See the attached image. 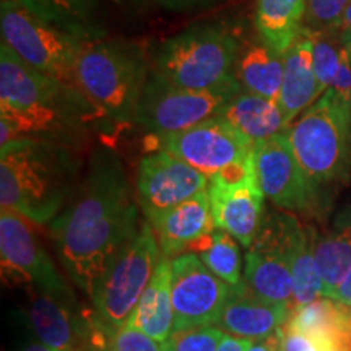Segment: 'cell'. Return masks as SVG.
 Here are the masks:
<instances>
[{
    "mask_svg": "<svg viewBox=\"0 0 351 351\" xmlns=\"http://www.w3.org/2000/svg\"><path fill=\"white\" fill-rule=\"evenodd\" d=\"M138 210L119 158L93 156L90 173L67 208L51 223L60 262L88 296L124 245L140 231Z\"/></svg>",
    "mask_w": 351,
    "mask_h": 351,
    "instance_id": "6da1fadb",
    "label": "cell"
},
{
    "mask_svg": "<svg viewBox=\"0 0 351 351\" xmlns=\"http://www.w3.org/2000/svg\"><path fill=\"white\" fill-rule=\"evenodd\" d=\"M96 117L99 112L80 90L33 69L0 44V147Z\"/></svg>",
    "mask_w": 351,
    "mask_h": 351,
    "instance_id": "7a4b0ae2",
    "label": "cell"
},
{
    "mask_svg": "<svg viewBox=\"0 0 351 351\" xmlns=\"http://www.w3.org/2000/svg\"><path fill=\"white\" fill-rule=\"evenodd\" d=\"M72 155L51 140L26 137L0 147V205L38 225L64 212L75 181Z\"/></svg>",
    "mask_w": 351,
    "mask_h": 351,
    "instance_id": "3957f363",
    "label": "cell"
},
{
    "mask_svg": "<svg viewBox=\"0 0 351 351\" xmlns=\"http://www.w3.org/2000/svg\"><path fill=\"white\" fill-rule=\"evenodd\" d=\"M150 70L142 51L132 44L86 39L77 60L82 93L112 122H134Z\"/></svg>",
    "mask_w": 351,
    "mask_h": 351,
    "instance_id": "277c9868",
    "label": "cell"
},
{
    "mask_svg": "<svg viewBox=\"0 0 351 351\" xmlns=\"http://www.w3.org/2000/svg\"><path fill=\"white\" fill-rule=\"evenodd\" d=\"M241 41L230 26L197 25L160 46L153 75L186 90H215L236 78Z\"/></svg>",
    "mask_w": 351,
    "mask_h": 351,
    "instance_id": "5b68a950",
    "label": "cell"
},
{
    "mask_svg": "<svg viewBox=\"0 0 351 351\" xmlns=\"http://www.w3.org/2000/svg\"><path fill=\"white\" fill-rule=\"evenodd\" d=\"M293 152L314 184L343 178L351 166V104L328 90L287 130Z\"/></svg>",
    "mask_w": 351,
    "mask_h": 351,
    "instance_id": "8992f818",
    "label": "cell"
},
{
    "mask_svg": "<svg viewBox=\"0 0 351 351\" xmlns=\"http://www.w3.org/2000/svg\"><path fill=\"white\" fill-rule=\"evenodd\" d=\"M150 138V150L173 153L204 173L210 182H236L256 173V143L219 116L191 129Z\"/></svg>",
    "mask_w": 351,
    "mask_h": 351,
    "instance_id": "52a82bcc",
    "label": "cell"
},
{
    "mask_svg": "<svg viewBox=\"0 0 351 351\" xmlns=\"http://www.w3.org/2000/svg\"><path fill=\"white\" fill-rule=\"evenodd\" d=\"M160 258L155 231L150 223L143 221L135 238L109 263L90 296L101 330L116 332L129 322Z\"/></svg>",
    "mask_w": 351,
    "mask_h": 351,
    "instance_id": "ba28073f",
    "label": "cell"
},
{
    "mask_svg": "<svg viewBox=\"0 0 351 351\" xmlns=\"http://www.w3.org/2000/svg\"><path fill=\"white\" fill-rule=\"evenodd\" d=\"M0 29L2 43H5L23 62L47 77L80 90L77 60L82 44L86 39L46 23L21 5L19 0H2Z\"/></svg>",
    "mask_w": 351,
    "mask_h": 351,
    "instance_id": "9c48e42d",
    "label": "cell"
},
{
    "mask_svg": "<svg viewBox=\"0 0 351 351\" xmlns=\"http://www.w3.org/2000/svg\"><path fill=\"white\" fill-rule=\"evenodd\" d=\"M238 80L215 90H186L150 73L138 101L134 122L150 135L174 134L219 116L241 91Z\"/></svg>",
    "mask_w": 351,
    "mask_h": 351,
    "instance_id": "30bf717a",
    "label": "cell"
},
{
    "mask_svg": "<svg viewBox=\"0 0 351 351\" xmlns=\"http://www.w3.org/2000/svg\"><path fill=\"white\" fill-rule=\"evenodd\" d=\"M0 256L3 280L33 285L36 291L73 302V295L33 232L29 219L10 208L0 213Z\"/></svg>",
    "mask_w": 351,
    "mask_h": 351,
    "instance_id": "8fae6325",
    "label": "cell"
},
{
    "mask_svg": "<svg viewBox=\"0 0 351 351\" xmlns=\"http://www.w3.org/2000/svg\"><path fill=\"white\" fill-rule=\"evenodd\" d=\"M171 274L174 332L217 326L234 287L218 278L194 252L174 257Z\"/></svg>",
    "mask_w": 351,
    "mask_h": 351,
    "instance_id": "7c38bea8",
    "label": "cell"
},
{
    "mask_svg": "<svg viewBox=\"0 0 351 351\" xmlns=\"http://www.w3.org/2000/svg\"><path fill=\"white\" fill-rule=\"evenodd\" d=\"M254 166L263 195L278 207L307 212L315 202V184L302 169L287 132L256 143Z\"/></svg>",
    "mask_w": 351,
    "mask_h": 351,
    "instance_id": "4fadbf2b",
    "label": "cell"
},
{
    "mask_svg": "<svg viewBox=\"0 0 351 351\" xmlns=\"http://www.w3.org/2000/svg\"><path fill=\"white\" fill-rule=\"evenodd\" d=\"M208 184L207 176L173 153L150 150L138 165V204L148 219L207 191Z\"/></svg>",
    "mask_w": 351,
    "mask_h": 351,
    "instance_id": "5bb4252c",
    "label": "cell"
},
{
    "mask_svg": "<svg viewBox=\"0 0 351 351\" xmlns=\"http://www.w3.org/2000/svg\"><path fill=\"white\" fill-rule=\"evenodd\" d=\"M210 204L215 225L243 247H251L262 226L263 195L256 173L236 182H210Z\"/></svg>",
    "mask_w": 351,
    "mask_h": 351,
    "instance_id": "9a60e30c",
    "label": "cell"
},
{
    "mask_svg": "<svg viewBox=\"0 0 351 351\" xmlns=\"http://www.w3.org/2000/svg\"><path fill=\"white\" fill-rule=\"evenodd\" d=\"M288 315V302H269L258 298L247 283L232 288L225 309L218 319V328L230 335L252 341L270 339L282 328Z\"/></svg>",
    "mask_w": 351,
    "mask_h": 351,
    "instance_id": "2e32d148",
    "label": "cell"
},
{
    "mask_svg": "<svg viewBox=\"0 0 351 351\" xmlns=\"http://www.w3.org/2000/svg\"><path fill=\"white\" fill-rule=\"evenodd\" d=\"M165 257H178L194 241L217 230L208 189L178 207L148 218Z\"/></svg>",
    "mask_w": 351,
    "mask_h": 351,
    "instance_id": "e0dca14e",
    "label": "cell"
},
{
    "mask_svg": "<svg viewBox=\"0 0 351 351\" xmlns=\"http://www.w3.org/2000/svg\"><path fill=\"white\" fill-rule=\"evenodd\" d=\"M283 65L278 103L287 116L288 125H291L293 121L322 96L314 72L313 34L307 26H302L300 34L283 54Z\"/></svg>",
    "mask_w": 351,
    "mask_h": 351,
    "instance_id": "ac0fdd59",
    "label": "cell"
},
{
    "mask_svg": "<svg viewBox=\"0 0 351 351\" xmlns=\"http://www.w3.org/2000/svg\"><path fill=\"white\" fill-rule=\"evenodd\" d=\"M287 328L326 341L333 351H351V307L332 298L295 307Z\"/></svg>",
    "mask_w": 351,
    "mask_h": 351,
    "instance_id": "d6986e66",
    "label": "cell"
},
{
    "mask_svg": "<svg viewBox=\"0 0 351 351\" xmlns=\"http://www.w3.org/2000/svg\"><path fill=\"white\" fill-rule=\"evenodd\" d=\"M219 117L258 143L288 130L287 116L276 99L241 91L219 112Z\"/></svg>",
    "mask_w": 351,
    "mask_h": 351,
    "instance_id": "ffe728a7",
    "label": "cell"
},
{
    "mask_svg": "<svg viewBox=\"0 0 351 351\" xmlns=\"http://www.w3.org/2000/svg\"><path fill=\"white\" fill-rule=\"evenodd\" d=\"M171 276V261L169 257L163 256L158 262L155 274L145 288L134 314L127 322L158 341H168L174 332Z\"/></svg>",
    "mask_w": 351,
    "mask_h": 351,
    "instance_id": "44dd1931",
    "label": "cell"
},
{
    "mask_svg": "<svg viewBox=\"0 0 351 351\" xmlns=\"http://www.w3.org/2000/svg\"><path fill=\"white\" fill-rule=\"evenodd\" d=\"M69 304L70 302L41 291H36L32 301L29 319L34 333L39 341L52 351H80L82 328L73 322Z\"/></svg>",
    "mask_w": 351,
    "mask_h": 351,
    "instance_id": "7402d4cb",
    "label": "cell"
},
{
    "mask_svg": "<svg viewBox=\"0 0 351 351\" xmlns=\"http://www.w3.org/2000/svg\"><path fill=\"white\" fill-rule=\"evenodd\" d=\"M283 54L261 39L239 52L236 78L247 93L278 101L283 83Z\"/></svg>",
    "mask_w": 351,
    "mask_h": 351,
    "instance_id": "603a6c76",
    "label": "cell"
},
{
    "mask_svg": "<svg viewBox=\"0 0 351 351\" xmlns=\"http://www.w3.org/2000/svg\"><path fill=\"white\" fill-rule=\"evenodd\" d=\"M306 0H257L256 28L258 38L285 54L304 26Z\"/></svg>",
    "mask_w": 351,
    "mask_h": 351,
    "instance_id": "cb8c5ba5",
    "label": "cell"
},
{
    "mask_svg": "<svg viewBox=\"0 0 351 351\" xmlns=\"http://www.w3.org/2000/svg\"><path fill=\"white\" fill-rule=\"evenodd\" d=\"M38 19L80 39H95L93 20L98 0H19Z\"/></svg>",
    "mask_w": 351,
    "mask_h": 351,
    "instance_id": "d4e9b609",
    "label": "cell"
},
{
    "mask_svg": "<svg viewBox=\"0 0 351 351\" xmlns=\"http://www.w3.org/2000/svg\"><path fill=\"white\" fill-rule=\"evenodd\" d=\"M288 261L291 265L293 298L296 307L324 298V283L315 262L314 244L300 225L295 226L289 236Z\"/></svg>",
    "mask_w": 351,
    "mask_h": 351,
    "instance_id": "484cf974",
    "label": "cell"
},
{
    "mask_svg": "<svg viewBox=\"0 0 351 351\" xmlns=\"http://www.w3.org/2000/svg\"><path fill=\"white\" fill-rule=\"evenodd\" d=\"M239 243L223 230H215L204 238L189 245L192 252L213 271L218 278L231 287H239L244 282L241 276V252Z\"/></svg>",
    "mask_w": 351,
    "mask_h": 351,
    "instance_id": "4316f807",
    "label": "cell"
},
{
    "mask_svg": "<svg viewBox=\"0 0 351 351\" xmlns=\"http://www.w3.org/2000/svg\"><path fill=\"white\" fill-rule=\"evenodd\" d=\"M314 256L324 283V298H332L351 269V228L317 241Z\"/></svg>",
    "mask_w": 351,
    "mask_h": 351,
    "instance_id": "83f0119b",
    "label": "cell"
},
{
    "mask_svg": "<svg viewBox=\"0 0 351 351\" xmlns=\"http://www.w3.org/2000/svg\"><path fill=\"white\" fill-rule=\"evenodd\" d=\"M311 34H313L314 72L317 77L320 95H324L332 86L339 72L343 39L340 29H332V32L311 29Z\"/></svg>",
    "mask_w": 351,
    "mask_h": 351,
    "instance_id": "f1b7e54d",
    "label": "cell"
},
{
    "mask_svg": "<svg viewBox=\"0 0 351 351\" xmlns=\"http://www.w3.org/2000/svg\"><path fill=\"white\" fill-rule=\"evenodd\" d=\"M98 348L101 351H169L168 341H158L140 328L125 324L116 332L98 327Z\"/></svg>",
    "mask_w": 351,
    "mask_h": 351,
    "instance_id": "f546056e",
    "label": "cell"
},
{
    "mask_svg": "<svg viewBox=\"0 0 351 351\" xmlns=\"http://www.w3.org/2000/svg\"><path fill=\"white\" fill-rule=\"evenodd\" d=\"M351 0H306L304 26L315 32L340 29Z\"/></svg>",
    "mask_w": 351,
    "mask_h": 351,
    "instance_id": "4dcf8cb0",
    "label": "cell"
},
{
    "mask_svg": "<svg viewBox=\"0 0 351 351\" xmlns=\"http://www.w3.org/2000/svg\"><path fill=\"white\" fill-rule=\"evenodd\" d=\"M225 332L218 327L176 330L168 340L169 351H217Z\"/></svg>",
    "mask_w": 351,
    "mask_h": 351,
    "instance_id": "1f68e13d",
    "label": "cell"
},
{
    "mask_svg": "<svg viewBox=\"0 0 351 351\" xmlns=\"http://www.w3.org/2000/svg\"><path fill=\"white\" fill-rule=\"evenodd\" d=\"M280 351H333L326 341L307 335V333L282 330V341H280Z\"/></svg>",
    "mask_w": 351,
    "mask_h": 351,
    "instance_id": "d6a6232c",
    "label": "cell"
},
{
    "mask_svg": "<svg viewBox=\"0 0 351 351\" xmlns=\"http://www.w3.org/2000/svg\"><path fill=\"white\" fill-rule=\"evenodd\" d=\"M341 39H343V36H341ZM330 90L339 96V98L351 104V52L348 44L345 43V39L343 47H341L340 67L339 72H337L335 80L332 83Z\"/></svg>",
    "mask_w": 351,
    "mask_h": 351,
    "instance_id": "836d02e7",
    "label": "cell"
},
{
    "mask_svg": "<svg viewBox=\"0 0 351 351\" xmlns=\"http://www.w3.org/2000/svg\"><path fill=\"white\" fill-rule=\"evenodd\" d=\"M254 341L247 339H239L234 335H225L217 351H249Z\"/></svg>",
    "mask_w": 351,
    "mask_h": 351,
    "instance_id": "e575fe53",
    "label": "cell"
},
{
    "mask_svg": "<svg viewBox=\"0 0 351 351\" xmlns=\"http://www.w3.org/2000/svg\"><path fill=\"white\" fill-rule=\"evenodd\" d=\"M332 300L339 301L341 304L351 306V269L345 275V278L341 280V283L335 289V293L332 295Z\"/></svg>",
    "mask_w": 351,
    "mask_h": 351,
    "instance_id": "d590c367",
    "label": "cell"
},
{
    "mask_svg": "<svg viewBox=\"0 0 351 351\" xmlns=\"http://www.w3.org/2000/svg\"><path fill=\"white\" fill-rule=\"evenodd\" d=\"M158 2L161 3V5L168 7V8H187V7H192V5H197V3H202L204 0H158Z\"/></svg>",
    "mask_w": 351,
    "mask_h": 351,
    "instance_id": "8d00e7d4",
    "label": "cell"
},
{
    "mask_svg": "<svg viewBox=\"0 0 351 351\" xmlns=\"http://www.w3.org/2000/svg\"><path fill=\"white\" fill-rule=\"evenodd\" d=\"M340 32H343L345 34H348L351 36V3L346 8L345 15H343V20H341V26H340Z\"/></svg>",
    "mask_w": 351,
    "mask_h": 351,
    "instance_id": "74e56055",
    "label": "cell"
},
{
    "mask_svg": "<svg viewBox=\"0 0 351 351\" xmlns=\"http://www.w3.org/2000/svg\"><path fill=\"white\" fill-rule=\"evenodd\" d=\"M249 351H271V340L265 339V340H258L256 343H252Z\"/></svg>",
    "mask_w": 351,
    "mask_h": 351,
    "instance_id": "f35d334b",
    "label": "cell"
},
{
    "mask_svg": "<svg viewBox=\"0 0 351 351\" xmlns=\"http://www.w3.org/2000/svg\"><path fill=\"white\" fill-rule=\"evenodd\" d=\"M23 351H52V350L49 348V346L43 345L41 341H33V343L26 345L25 348H23Z\"/></svg>",
    "mask_w": 351,
    "mask_h": 351,
    "instance_id": "ab89813d",
    "label": "cell"
},
{
    "mask_svg": "<svg viewBox=\"0 0 351 351\" xmlns=\"http://www.w3.org/2000/svg\"><path fill=\"white\" fill-rule=\"evenodd\" d=\"M341 33V36H343V39H345V43L348 44V47H350V52H351V36H348V34H345L343 32H340Z\"/></svg>",
    "mask_w": 351,
    "mask_h": 351,
    "instance_id": "60d3db41",
    "label": "cell"
}]
</instances>
